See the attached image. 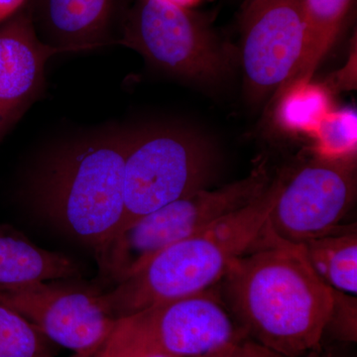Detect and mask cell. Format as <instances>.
<instances>
[{"label": "cell", "mask_w": 357, "mask_h": 357, "mask_svg": "<svg viewBox=\"0 0 357 357\" xmlns=\"http://www.w3.org/2000/svg\"><path fill=\"white\" fill-rule=\"evenodd\" d=\"M220 298L251 340L281 357L318 349L335 291L314 271L302 244L266 225L220 282Z\"/></svg>", "instance_id": "cell-1"}, {"label": "cell", "mask_w": 357, "mask_h": 357, "mask_svg": "<svg viewBox=\"0 0 357 357\" xmlns=\"http://www.w3.org/2000/svg\"><path fill=\"white\" fill-rule=\"evenodd\" d=\"M128 130L109 128L52 151L31 183L35 204L98 253L121 227Z\"/></svg>", "instance_id": "cell-2"}, {"label": "cell", "mask_w": 357, "mask_h": 357, "mask_svg": "<svg viewBox=\"0 0 357 357\" xmlns=\"http://www.w3.org/2000/svg\"><path fill=\"white\" fill-rule=\"evenodd\" d=\"M284 178L271 181L261 196L241 210L162 249L112 290L102 292L107 311L117 319L218 285L259 236Z\"/></svg>", "instance_id": "cell-3"}, {"label": "cell", "mask_w": 357, "mask_h": 357, "mask_svg": "<svg viewBox=\"0 0 357 357\" xmlns=\"http://www.w3.org/2000/svg\"><path fill=\"white\" fill-rule=\"evenodd\" d=\"M271 183L266 162L246 177L218 188L197 190L131 223L112 237L98 255L100 270L119 282L160 250L241 210L261 196Z\"/></svg>", "instance_id": "cell-4"}, {"label": "cell", "mask_w": 357, "mask_h": 357, "mask_svg": "<svg viewBox=\"0 0 357 357\" xmlns=\"http://www.w3.org/2000/svg\"><path fill=\"white\" fill-rule=\"evenodd\" d=\"M246 337L211 288L117 319L95 357H199Z\"/></svg>", "instance_id": "cell-5"}, {"label": "cell", "mask_w": 357, "mask_h": 357, "mask_svg": "<svg viewBox=\"0 0 357 357\" xmlns=\"http://www.w3.org/2000/svg\"><path fill=\"white\" fill-rule=\"evenodd\" d=\"M213 168L210 146L185 129L155 126L128 130L124 215L115 236L162 206L204 189Z\"/></svg>", "instance_id": "cell-6"}, {"label": "cell", "mask_w": 357, "mask_h": 357, "mask_svg": "<svg viewBox=\"0 0 357 357\" xmlns=\"http://www.w3.org/2000/svg\"><path fill=\"white\" fill-rule=\"evenodd\" d=\"M116 43L139 52L150 63L184 79L211 82L229 60L217 39L184 4L137 0L122 23Z\"/></svg>", "instance_id": "cell-7"}, {"label": "cell", "mask_w": 357, "mask_h": 357, "mask_svg": "<svg viewBox=\"0 0 357 357\" xmlns=\"http://www.w3.org/2000/svg\"><path fill=\"white\" fill-rule=\"evenodd\" d=\"M356 197L354 161L318 157L284 178L265 225L283 241L304 244L337 229Z\"/></svg>", "instance_id": "cell-8"}, {"label": "cell", "mask_w": 357, "mask_h": 357, "mask_svg": "<svg viewBox=\"0 0 357 357\" xmlns=\"http://www.w3.org/2000/svg\"><path fill=\"white\" fill-rule=\"evenodd\" d=\"M100 294L60 281L36 282L0 291V304L24 317L49 340L77 356L95 357L116 321Z\"/></svg>", "instance_id": "cell-9"}, {"label": "cell", "mask_w": 357, "mask_h": 357, "mask_svg": "<svg viewBox=\"0 0 357 357\" xmlns=\"http://www.w3.org/2000/svg\"><path fill=\"white\" fill-rule=\"evenodd\" d=\"M241 65L252 95L279 93L297 72L306 47L303 0L270 2L243 20Z\"/></svg>", "instance_id": "cell-10"}, {"label": "cell", "mask_w": 357, "mask_h": 357, "mask_svg": "<svg viewBox=\"0 0 357 357\" xmlns=\"http://www.w3.org/2000/svg\"><path fill=\"white\" fill-rule=\"evenodd\" d=\"M57 54L39 38L29 10L0 25V141L41 95L47 62Z\"/></svg>", "instance_id": "cell-11"}, {"label": "cell", "mask_w": 357, "mask_h": 357, "mask_svg": "<svg viewBox=\"0 0 357 357\" xmlns=\"http://www.w3.org/2000/svg\"><path fill=\"white\" fill-rule=\"evenodd\" d=\"M117 0H32L29 13L39 38L62 53L115 43Z\"/></svg>", "instance_id": "cell-12"}, {"label": "cell", "mask_w": 357, "mask_h": 357, "mask_svg": "<svg viewBox=\"0 0 357 357\" xmlns=\"http://www.w3.org/2000/svg\"><path fill=\"white\" fill-rule=\"evenodd\" d=\"M81 275L70 258L45 250L24 236L0 229V291L36 282L65 281Z\"/></svg>", "instance_id": "cell-13"}, {"label": "cell", "mask_w": 357, "mask_h": 357, "mask_svg": "<svg viewBox=\"0 0 357 357\" xmlns=\"http://www.w3.org/2000/svg\"><path fill=\"white\" fill-rule=\"evenodd\" d=\"M314 271L337 292L357 293V232L356 225L338 227L326 236L302 244Z\"/></svg>", "instance_id": "cell-14"}, {"label": "cell", "mask_w": 357, "mask_h": 357, "mask_svg": "<svg viewBox=\"0 0 357 357\" xmlns=\"http://www.w3.org/2000/svg\"><path fill=\"white\" fill-rule=\"evenodd\" d=\"M352 0H303L306 22V47L296 79L307 82L314 76L337 39Z\"/></svg>", "instance_id": "cell-15"}, {"label": "cell", "mask_w": 357, "mask_h": 357, "mask_svg": "<svg viewBox=\"0 0 357 357\" xmlns=\"http://www.w3.org/2000/svg\"><path fill=\"white\" fill-rule=\"evenodd\" d=\"M278 116L284 128L292 130H314L328 114V96L311 83L297 84L283 91Z\"/></svg>", "instance_id": "cell-16"}, {"label": "cell", "mask_w": 357, "mask_h": 357, "mask_svg": "<svg viewBox=\"0 0 357 357\" xmlns=\"http://www.w3.org/2000/svg\"><path fill=\"white\" fill-rule=\"evenodd\" d=\"M47 340L24 317L0 304V357H50Z\"/></svg>", "instance_id": "cell-17"}, {"label": "cell", "mask_w": 357, "mask_h": 357, "mask_svg": "<svg viewBox=\"0 0 357 357\" xmlns=\"http://www.w3.org/2000/svg\"><path fill=\"white\" fill-rule=\"evenodd\" d=\"M314 131L319 157L354 161L356 153V115L354 112H330Z\"/></svg>", "instance_id": "cell-18"}, {"label": "cell", "mask_w": 357, "mask_h": 357, "mask_svg": "<svg viewBox=\"0 0 357 357\" xmlns=\"http://www.w3.org/2000/svg\"><path fill=\"white\" fill-rule=\"evenodd\" d=\"M333 335L344 342H356V300L352 299L347 294L335 293V306L326 331L330 328Z\"/></svg>", "instance_id": "cell-19"}, {"label": "cell", "mask_w": 357, "mask_h": 357, "mask_svg": "<svg viewBox=\"0 0 357 357\" xmlns=\"http://www.w3.org/2000/svg\"><path fill=\"white\" fill-rule=\"evenodd\" d=\"M199 357H281L246 337Z\"/></svg>", "instance_id": "cell-20"}, {"label": "cell", "mask_w": 357, "mask_h": 357, "mask_svg": "<svg viewBox=\"0 0 357 357\" xmlns=\"http://www.w3.org/2000/svg\"><path fill=\"white\" fill-rule=\"evenodd\" d=\"M27 0H0V23L20 13Z\"/></svg>", "instance_id": "cell-21"}, {"label": "cell", "mask_w": 357, "mask_h": 357, "mask_svg": "<svg viewBox=\"0 0 357 357\" xmlns=\"http://www.w3.org/2000/svg\"><path fill=\"white\" fill-rule=\"evenodd\" d=\"M273 1L276 0H245L243 7V14H241V21L255 13L258 9Z\"/></svg>", "instance_id": "cell-22"}, {"label": "cell", "mask_w": 357, "mask_h": 357, "mask_svg": "<svg viewBox=\"0 0 357 357\" xmlns=\"http://www.w3.org/2000/svg\"><path fill=\"white\" fill-rule=\"evenodd\" d=\"M139 357H171L165 356V354H146V356H142Z\"/></svg>", "instance_id": "cell-23"}, {"label": "cell", "mask_w": 357, "mask_h": 357, "mask_svg": "<svg viewBox=\"0 0 357 357\" xmlns=\"http://www.w3.org/2000/svg\"><path fill=\"white\" fill-rule=\"evenodd\" d=\"M72 357H89V356H77V354H74Z\"/></svg>", "instance_id": "cell-24"}]
</instances>
